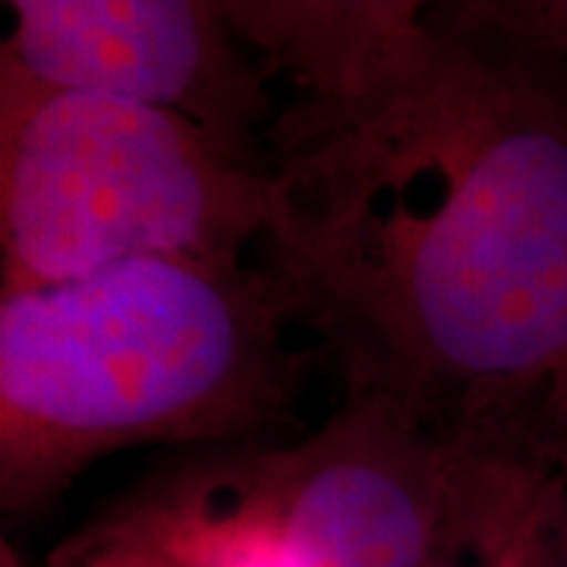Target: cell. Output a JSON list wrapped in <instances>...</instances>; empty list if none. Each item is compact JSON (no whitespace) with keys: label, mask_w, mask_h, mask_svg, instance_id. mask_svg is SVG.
<instances>
[{"label":"cell","mask_w":567,"mask_h":567,"mask_svg":"<svg viewBox=\"0 0 567 567\" xmlns=\"http://www.w3.org/2000/svg\"><path fill=\"white\" fill-rule=\"evenodd\" d=\"M221 3L293 89L268 130L259 262L344 398L543 454L567 372V63L416 0Z\"/></svg>","instance_id":"cell-1"},{"label":"cell","mask_w":567,"mask_h":567,"mask_svg":"<svg viewBox=\"0 0 567 567\" xmlns=\"http://www.w3.org/2000/svg\"><path fill=\"white\" fill-rule=\"evenodd\" d=\"M262 262L142 259L0 297V507L41 514L145 445H259L306 353Z\"/></svg>","instance_id":"cell-2"},{"label":"cell","mask_w":567,"mask_h":567,"mask_svg":"<svg viewBox=\"0 0 567 567\" xmlns=\"http://www.w3.org/2000/svg\"><path fill=\"white\" fill-rule=\"evenodd\" d=\"M268 167L196 123L61 89L0 58V287L22 293L142 259L249 262Z\"/></svg>","instance_id":"cell-3"},{"label":"cell","mask_w":567,"mask_h":567,"mask_svg":"<svg viewBox=\"0 0 567 567\" xmlns=\"http://www.w3.org/2000/svg\"><path fill=\"white\" fill-rule=\"evenodd\" d=\"M262 567H495L555 466L344 398L290 445L205 447Z\"/></svg>","instance_id":"cell-4"},{"label":"cell","mask_w":567,"mask_h":567,"mask_svg":"<svg viewBox=\"0 0 567 567\" xmlns=\"http://www.w3.org/2000/svg\"><path fill=\"white\" fill-rule=\"evenodd\" d=\"M7 10L0 58L29 76L177 114L268 167L281 107L221 0H13Z\"/></svg>","instance_id":"cell-5"},{"label":"cell","mask_w":567,"mask_h":567,"mask_svg":"<svg viewBox=\"0 0 567 567\" xmlns=\"http://www.w3.org/2000/svg\"><path fill=\"white\" fill-rule=\"evenodd\" d=\"M429 20L511 54L567 63V0H447L425 3Z\"/></svg>","instance_id":"cell-6"},{"label":"cell","mask_w":567,"mask_h":567,"mask_svg":"<svg viewBox=\"0 0 567 567\" xmlns=\"http://www.w3.org/2000/svg\"><path fill=\"white\" fill-rule=\"evenodd\" d=\"M48 567H205L145 511L121 498L54 548Z\"/></svg>","instance_id":"cell-7"},{"label":"cell","mask_w":567,"mask_h":567,"mask_svg":"<svg viewBox=\"0 0 567 567\" xmlns=\"http://www.w3.org/2000/svg\"><path fill=\"white\" fill-rule=\"evenodd\" d=\"M507 567H567V483L551 470L517 533Z\"/></svg>","instance_id":"cell-8"},{"label":"cell","mask_w":567,"mask_h":567,"mask_svg":"<svg viewBox=\"0 0 567 567\" xmlns=\"http://www.w3.org/2000/svg\"><path fill=\"white\" fill-rule=\"evenodd\" d=\"M539 445L548 464L558 470V476L567 483V372L561 382L551 388L546 406H543V420H539Z\"/></svg>","instance_id":"cell-9"},{"label":"cell","mask_w":567,"mask_h":567,"mask_svg":"<svg viewBox=\"0 0 567 567\" xmlns=\"http://www.w3.org/2000/svg\"><path fill=\"white\" fill-rule=\"evenodd\" d=\"M0 567H29L25 561H22V555L13 548L10 539H3V543H0Z\"/></svg>","instance_id":"cell-10"},{"label":"cell","mask_w":567,"mask_h":567,"mask_svg":"<svg viewBox=\"0 0 567 567\" xmlns=\"http://www.w3.org/2000/svg\"><path fill=\"white\" fill-rule=\"evenodd\" d=\"M517 533H520V529H517ZM514 539H517V536H514ZM511 546H514V543H511ZM511 546H507V551L502 555V558H498V565H495V567H507V558H511Z\"/></svg>","instance_id":"cell-11"}]
</instances>
